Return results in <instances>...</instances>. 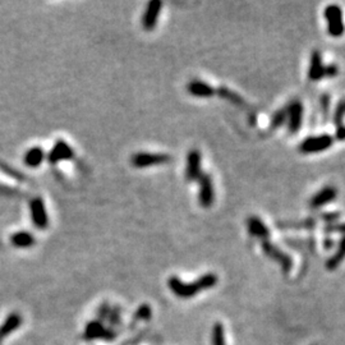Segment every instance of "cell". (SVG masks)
<instances>
[{
    "label": "cell",
    "instance_id": "1",
    "mask_svg": "<svg viewBox=\"0 0 345 345\" xmlns=\"http://www.w3.org/2000/svg\"><path fill=\"white\" fill-rule=\"evenodd\" d=\"M218 284V276L215 273H204L199 279H197L193 283H184L177 278V276H171L168 280L169 289L174 293L178 298L188 299L198 294L199 292L211 289Z\"/></svg>",
    "mask_w": 345,
    "mask_h": 345
},
{
    "label": "cell",
    "instance_id": "2",
    "mask_svg": "<svg viewBox=\"0 0 345 345\" xmlns=\"http://www.w3.org/2000/svg\"><path fill=\"white\" fill-rule=\"evenodd\" d=\"M325 18L327 21V32L332 37H340L345 32V25L342 21V9L337 4H329L325 8Z\"/></svg>",
    "mask_w": 345,
    "mask_h": 345
},
{
    "label": "cell",
    "instance_id": "3",
    "mask_svg": "<svg viewBox=\"0 0 345 345\" xmlns=\"http://www.w3.org/2000/svg\"><path fill=\"white\" fill-rule=\"evenodd\" d=\"M171 161V156L168 154H154V152H137L130 158V164L137 169L151 168V166H158L168 164Z\"/></svg>",
    "mask_w": 345,
    "mask_h": 345
},
{
    "label": "cell",
    "instance_id": "4",
    "mask_svg": "<svg viewBox=\"0 0 345 345\" xmlns=\"http://www.w3.org/2000/svg\"><path fill=\"white\" fill-rule=\"evenodd\" d=\"M332 145H334V137L332 135L320 134L306 138L304 141L301 142L298 150L299 152H302L304 155L316 154V152L329 150Z\"/></svg>",
    "mask_w": 345,
    "mask_h": 345
},
{
    "label": "cell",
    "instance_id": "5",
    "mask_svg": "<svg viewBox=\"0 0 345 345\" xmlns=\"http://www.w3.org/2000/svg\"><path fill=\"white\" fill-rule=\"evenodd\" d=\"M261 247H262V251L265 252V254L268 257V258H271V260H273L275 262H278L280 266H282L284 272H289V271L292 270L293 268L292 257H290L289 254L285 253V252H283L275 243H272V242H270V240H262Z\"/></svg>",
    "mask_w": 345,
    "mask_h": 345
},
{
    "label": "cell",
    "instance_id": "6",
    "mask_svg": "<svg viewBox=\"0 0 345 345\" xmlns=\"http://www.w3.org/2000/svg\"><path fill=\"white\" fill-rule=\"evenodd\" d=\"M31 220L33 227L40 230H45L49 227V215H47L46 206L41 197H35L30 201Z\"/></svg>",
    "mask_w": 345,
    "mask_h": 345
},
{
    "label": "cell",
    "instance_id": "7",
    "mask_svg": "<svg viewBox=\"0 0 345 345\" xmlns=\"http://www.w3.org/2000/svg\"><path fill=\"white\" fill-rule=\"evenodd\" d=\"M202 155L201 151L197 149H192L188 151L187 159H185V170L184 175L188 182H194L198 180L202 171Z\"/></svg>",
    "mask_w": 345,
    "mask_h": 345
},
{
    "label": "cell",
    "instance_id": "8",
    "mask_svg": "<svg viewBox=\"0 0 345 345\" xmlns=\"http://www.w3.org/2000/svg\"><path fill=\"white\" fill-rule=\"evenodd\" d=\"M287 124L290 134H296L302 127L303 122V105L299 100H292L287 106Z\"/></svg>",
    "mask_w": 345,
    "mask_h": 345
},
{
    "label": "cell",
    "instance_id": "9",
    "mask_svg": "<svg viewBox=\"0 0 345 345\" xmlns=\"http://www.w3.org/2000/svg\"><path fill=\"white\" fill-rule=\"evenodd\" d=\"M198 201L204 209H210L215 201V189H214L213 178L209 173H202L198 179Z\"/></svg>",
    "mask_w": 345,
    "mask_h": 345
},
{
    "label": "cell",
    "instance_id": "10",
    "mask_svg": "<svg viewBox=\"0 0 345 345\" xmlns=\"http://www.w3.org/2000/svg\"><path fill=\"white\" fill-rule=\"evenodd\" d=\"M161 9H163V2L161 0H151V2L147 3L144 14H142V27L145 30L152 31L156 27Z\"/></svg>",
    "mask_w": 345,
    "mask_h": 345
},
{
    "label": "cell",
    "instance_id": "11",
    "mask_svg": "<svg viewBox=\"0 0 345 345\" xmlns=\"http://www.w3.org/2000/svg\"><path fill=\"white\" fill-rule=\"evenodd\" d=\"M73 158H75V151L63 140L55 141L54 146L51 147V150L47 154V161L50 164H53V165L64 160H72Z\"/></svg>",
    "mask_w": 345,
    "mask_h": 345
},
{
    "label": "cell",
    "instance_id": "12",
    "mask_svg": "<svg viewBox=\"0 0 345 345\" xmlns=\"http://www.w3.org/2000/svg\"><path fill=\"white\" fill-rule=\"evenodd\" d=\"M337 197V189L334 187V185H326L323 187L322 189L317 192L312 198L309 199L308 204L312 210H316V209H320V207L325 206L329 202L335 201Z\"/></svg>",
    "mask_w": 345,
    "mask_h": 345
},
{
    "label": "cell",
    "instance_id": "13",
    "mask_svg": "<svg viewBox=\"0 0 345 345\" xmlns=\"http://www.w3.org/2000/svg\"><path fill=\"white\" fill-rule=\"evenodd\" d=\"M188 94L196 97H211L216 94V89L202 80H191L187 83Z\"/></svg>",
    "mask_w": 345,
    "mask_h": 345
},
{
    "label": "cell",
    "instance_id": "14",
    "mask_svg": "<svg viewBox=\"0 0 345 345\" xmlns=\"http://www.w3.org/2000/svg\"><path fill=\"white\" fill-rule=\"evenodd\" d=\"M323 71H325V64H323L322 55L318 50H313L309 56V68H308V78L311 81H320L323 78Z\"/></svg>",
    "mask_w": 345,
    "mask_h": 345
},
{
    "label": "cell",
    "instance_id": "15",
    "mask_svg": "<svg viewBox=\"0 0 345 345\" xmlns=\"http://www.w3.org/2000/svg\"><path fill=\"white\" fill-rule=\"evenodd\" d=\"M247 229L249 234L262 240H267V238L270 237V230L266 227V224L257 216H249L247 219Z\"/></svg>",
    "mask_w": 345,
    "mask_h": 345
},
{
    "label": "cell",
    "instance_id": "16",
    "mask_svg": "<svg viewBox=\"0 0 345 345\" xmlns=\"http://www.w3.org/2000/svg\"><path fill=\"white\" fill-rule=\"evenodd\" d=\"M45 159V151L42 147L35 146L27 150L23 156V163L28 166V168H39L42 164Z\"/></svg>",
    "mask_w": 345,
    "mask_h": 345
},
{
    "label": "cell",
    "instance_id": "17",
    "mask_svg": "<svg viewBox=\"0 0 345 345\" xmlns=\"http://www.w3.org/2000/svg\"><path fill=\"white\" fill-rule=\"evenodd\" d=\"M36 239L32 235V233L27 230H20L11 235V243L17 248H31L35 244Z\"/></svg>",
    "mask_w": 345,
    "mask_h": 345
},
{
    "label": "cell",
    "instance_id": "18",
    "mask_svg": "<svg viewBox=\"0 0 345 345\" xmlns=\"http://www.w3.org/2000/svg\"><path fill=\"white\" fill-rule=\"evenodd\" d=\"M316 219L307 218L301 221H279L276 224L278 229H307L311 230L316 227Z\"/></svg>",
    "mask_w": 345,
    "mask_h": 345
},
{
    "label": "cell",
    "instance_id": "19",
    "mask_svg": "<svg viewBox=\"0 0 345 345\" xmlns=\"http://www.w3.org/2000/svg\"><path fill=\"white\" fill-rule=\"evenodd\" d=\"M216 94H218L221 99L228 100V101H230L232 104H234V105L239 106V108H247V106H248L247 105V101L243 97L240 96L239 94H237L235 91H233V90L228 89L227 86H220L219 89H216Z\"/></svg>",
    "mask_w": 345,
    "mask_h": 345
},
{
    "label": "cell",
    "instance_id": "20",
    "mask_svg": "<svg viewBox=\"0 0 345 345\" xmlns=\"http://www.w3.org/2000/svg\"><path fill=\"white\" fill-rule=\"evenodd\" d=\"M344 258H345V235L341 238V239H340L339 246H337V249H336V252H335L334 256L330 257L329 260H327V262H326V268L330 271L335 270V268H337V266L344 261Z\"/></svg>",
    "mask_w": 345,
    "mask_h": 345
},
{
    "label": "cell",
    "instance_id": "21",
    "mask_svg": "<svg viewBox=\"0 0 345 345\" xmlns=\"http://www.w3.org/2000/svg\"><path fill=\"white\" fill-rule=\"evenodd\" d=\"M21 316L20 315H11L7 322L0 327V339L4 337L6 335L11 334L12 331L18 329V326L21 325Z\"/></svg>",
    "mask_w": 345,
    "mask_h": 345
},
{
    "label": "cell",
    "instance_id": "22",
    "mask_svg": "<svg viewBox=\"0 0 345 345\" xmlns=\"http://www.w3.org/2000/svg\"><path fill=\"white\" fill-rule=\"evenodd\" d=\"M287 109L283 108L276 110L273 113V115L271 116V122H270V129H276V128L282 127L283 124L287 123Z\"/></svg>",
    "mask_w": 345,
    "mask_h": 345
},
{
    "label": "cell",
    "instance_id": "23",
    "mask_svg": "<svg viewBox=\"0 0 345 345\" xmlns=\"http://www.w3.org/2000/svg\"><path fill=\"white\" fill-rule=\"evenodd\" d=\"M344 116H345V99L340 100L339 104L336 105L334 111V115H332V120H334V124L336 128L344 127Z\"/></svg>",
    "mask_w": 345,
    "mask_h": 345
},
{
    "label": "cell",
    "instance_id": "24",
    "mask_svg": "<svg viewBox=\"0 0 345 345\" xmlns=\"http://www.w3.org/2000/svg\"><path fill=\"white\" fill-rule=\"evenodd\" d=\"M213 344L214 345H225V339H224V327L220 322L215 323V326H214Z\"/></svg>",
    "mask_w": 345,
    "mask_h": 345
},
{
    "label": "cell",
    "instance_id": "25",
    "mask_svg": "<svg viewBox=\"0 0 345 345\" xmlns=\"http://www.w3.org/2000/svg\"><path fill=\"white\" fill-rule=\"evenodd\" d=\"M323 232L326 234H331V233H340V234H345V223H334L327 224L323 228Z\"/></svg>",
    "mask_w": 345,
    "mask_h": 345
},
{
    "label": "cell",
    "instance_id": "26",
    "mask_svg": "<svg viewBox=\"0 0 345 345\" xmlns=\"http://www.w3.org/2000/svg\"><path fill=\"white\" fill-rule=\"evenodd\" d=\"M339 73V66L336 64H325V71H323V78L326 77H335Z\"/></svg>",
    "mask_w": 345,
    "mask_h": 345
},
{
    "label": "cell",
    "instance_id": "27",
    "mask_svg": "<svg viewBox=\"0 0 345 345\" xmlns=\"http://www.w3.org/2000/svg\"><path fill=\"white\" fill-rule=\"evenodd\" d=\"M320 218L325 221L326 224H334L340 219V213H323L321 214Z\"/></svg>",
    "mask_w": 345,
    "mask_h": 345
},
{
    "label": "cell",
    "instance_id": "28",
    "mask_svg": "<svg viewBox=\"0 0 345 345\" xmlns=\"http://www.w3.org/2000/svg\"><path fill=\"white\" fill-rule=\"evenodd\" d=\"M321 101V108H322L323 116H325V120L327 119V114H329L330 109V96L327 94H323L320 99Z\"/></svg>",
    "mask_w": 345,
    "mask_h": 345
},
{
    "label": "cell",
    "instance_id": "29",
    "mask_svg": "<svg viewBox=\"0 0 345 345\" xmlns=\"http://www.w3.org/2000/svg\"><path fill=\"white\" fill-rule=\"evenodd\" d=\"M0 169L6 173V174H8V175H11V177H13V178H16V179H18V180H25V178H23V175L21 174L20 171H17V170H13L12 168H9V166H4L3 164L0 165Z\"/></svg>",
    "mask_w": 345,
    "mask_h": 345
},
{
    "label": "cell",
    "instance_id": "30",
    "mask_svg": "<svg viewBox=\"0 0 345 345\" xmlns=\"http://www.w3.org/2000/svg\"><path fill=\"white\" fill-rule=\"evenodd\" d=\"M335 242L331 239V238H326L325 240H323V246H325L326 249H331L332 247H334Z\"/></svg>",
    "mask_w": 345,
    "mask_h": 345
}]
</instances>
